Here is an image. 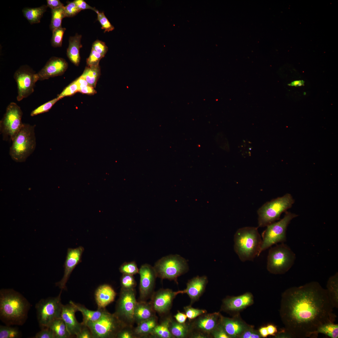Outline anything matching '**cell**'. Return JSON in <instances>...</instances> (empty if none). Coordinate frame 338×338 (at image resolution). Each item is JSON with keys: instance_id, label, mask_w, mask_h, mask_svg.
<instances>
[{"instance_id": "1", "label": "cell", "mask_w": 338, "mask_h": 338, "mask_svg": "<svg viewBox=\"0 0 338 338\" xmlns=\"http://www.w3.org/2000/svg\"><path fill=\"white\" fill-rule=\"evenodd\" d=\"M326 289L312 281L286 290L282 295L280 314L292 338H317L322 325L335 322L336 316Z\"/></svg>"}, {"instance_id": "2", "label": "cell", "mask_w": 338, "mask_h": 338, "mask_svg": "<svg viewBox=\"0 0 338 338\" xmlns=\"http://www.w3.org/2000/svg\"><path fill=\"white\" fill-rule=\"evenodd\" d=\"M30 305L19 292L11 289L0 290V318L6 325H22L28 317Z\"/></svg>"}, {"instance_id": "3", "label": "cell", "mask_w": 338, "mask_h": 338, "mask_svg": "<svg viewBox=\"0 0 338 338\" xmlns=\"http://www.w3.org/2000/svg\"><path fill=\"white\" fill-rule=\"evenodd\" d=\"M258 228L245 227L238 229L234 236V249L242 262L253 261L261 253L262 239Z\"/></svg>"}, {"instance_id": "4", "label": "cell", "mask_w": 338, "mask_h": 338, "mask_svg": "<svg viewBox=\"0 0 338 338\" xmlns=\"http://www.w3.org/2000/svg\"><path fill=\"white\" fill-rule=\"evenodd\" d=\"M35 126L23 123L12 140L9 154L13 160L24 162L34 151L36 146Z\"/></svg>"}, {"instance_id": "5", "label": "cell", "mask_w": 338, "mask_h": 338, "mask_svg": "<svg viewBox=\"0 0 338 338\" xmlns=\"http://www.w3.org/2000/svg\"><path fill=\"white\" fill-rule=\"evenodd\" d=\"M294 201L292 195L287 193L266 202L257 211L258 227H266L278 220L282 213L291 207Z\"/></svg>"}, {"instance_id": "6", "label": "cell", "mask_w": 338, "mask_h": 338, "mask_svg": "<svg viewBox=\"0 0 338 338\" xmlns=\"http://www.w3.org/2000/svg\"><path fill=\"white\" fill-rule=\"evenodd\" d=\"M296 256L290 248L284 243L271 247L267 257V268L271 273L284 274L292 267Z\"/></svg>"}, {"instance_id": "7", "label": "cell", "mask_w": 338, "mask_h": 338, "mask_svg": "<svg viewBox=\"0 0 338 338\" xmlns=\"http://www.w3.org/2000/svg\"><path fill=\"white\" fill-rule=\"evenodd\" d=\"M157 277L163 279L173 280L187 272L188 266L186 260L181 256L170 255L158 260L153 266Z\"/></svg>"}, {"instance_id": "8", "label": "cell", "mask_w": 338, "mask_h": 338, "mask_svg": "<svg viewBox=\"0 0 338 338\" xmlns=\"http://www.w3.org/2000/svg\"><path fill=\"white\" fill-rule=\"evenodd\" d=\"M297 216L295 213L286 211L282 219L267 226L262 234L260 253L274 245L284 243L286 240L287 227L291 220Z\"/></svg>"}, {"instance_id": "9", "label": "cell", "mask_w": 338, "mask_h": 338, "mask_svg": "<svg viewBox=\"0 0 338 338\" xmlns=\"http://www.w3.org/2000/svg\"><path fill=\"white\" fill-rule=\"evenodd\" d=\"M93 338H116L117 334L127 326L113 314L107 310L98 320L86 325Z\"/></svg>"}, {"instance_id": "10", "label": "cell", "mask_w": 338, "mask_h": 338, "mask_svg": "<svg viewBox=\"0 0 338 338\" xmlns=\"http://www.w3.org/2000/svg\"><path fill=\"white\" fill-rule=\"evenodd\" d=\"M62 291L57 296L42 299L36 304L37 319L41 329L48 328L53 321L61 318Z\"/></svg>"}, {"instance_id": "11", "label": "cell", "mask_w": 338, "mask_h": 338, "mask_svg": "<svg viewBox=\"0 0 338 338\" xmlns=\"http://www.w3.org/2000/svg\"><path fill=\"white\" fill-rule=\"evenodd\" d=\"M23 114L20 107L15 103L11 102L8 106L0 121V133L3 140L12 141L23 125Z\"/></svg>"}, {"instance_id": "12", "label": "cell", "mask_w": 338, "mask_h": 338, "mask_svg": "<svg viewBox=\"0 0 338 338\" xmlns=\"http://www.w3.org/2000/svg\"><path fill=\"white\" fill-rule=\"evenodd\" d=\"M137 302L135 289L126 290L121 289L114 313L126 325L133 326L135 323L134 312Z\"/></svg>"}, {"instance_id": "13", "label": "cell", "mask_w": 338, "mask_h": 338, "mask_svg": "<svg viewBox=\"0 0 338 338\" xmlns=\"http://www.w3.org/2000/svg\"><path fill=\"white\" fill-rule=\"evenodd\" d=\"M222 315L219 312L204 314L189 323L190 337L205 338L211 337V333L221 322Z\"/></svg>"}, {"instance_id": "14", "label": "cell", "mask_w": 338, "mask_h": 338, "mask_svg": "<svg viewBox=\"0 0 338 338\" xmlns=\"http://www.w3.org/2000/svg\"><path fill=\"white\" fill-rule=\"evenodd\" d=\"M14 78L17 85L18 101L27 98L34 91L36 82L39 80L37 73L27 65L20 67L14 74Z\"/></svg>"}, {"instance_id": "15", "label": "cell", "mask_w": 338, "mask_h": 338, "mask_svg": "<svg viewBox=\"0 0 338 338\" xmlns=\"http://www.w3.org/2000/svg\"><path fill=\"white\" fill-rule=\"evenodd\" d=\"M140 275L139 293L140 301H146L154 293L156 279L157 277L153 267L145 264L139 269Z\"/></svg>"}, {"instance_id": "16", "label": "cell", "mask_w": 338, "mask_h": 338, "mask_svg": "<svg viewBox=\"0 0 338 338\" xmlns=\"http://www.w3.org/2000/svg\"><path fill=\"white\" fill-rule=\"evenodd\" d=\"M180 294V290L174 291L168 289H161L154 292L150 302L156 312L162 315L169 311L174 299Z\"/></svg>"}, {"instance_id": "17", "label": "cell", "mask_w": 338, "mask_h": 338, "mask_svg": "<svg viewBox=\"0 0 338 338\" xmlns=\"http://www.w3.org/2000/svg\"><path fill=\"white\" fill-rule=\"evenodd\" d=\"M84 251V248L82 246L68 249L64 263L63 276L59 281L55 284L56 286H58L61 290L66 289L67 282L74 269L81 261Z\"/></svg>"}, {"instance_id": "18", "label": "cell", "mask_w": 338, "mask_h": 338, "mask_svg": "<svg viewBox=\"0 0 338 338\" xmlns=\"http://www.w3.org/2000/svg\"><path fill=\"white\" fill-rule=\"evenodd\" d=\"M68 67V64L64 59L52 57L38 73L39 80H42L63 74Z\"/></svg>"}, {"instance_id": "19", "label": "cell", "mask_w": 338, "mask_h": 338, "mask_svg": "<svg viewBox=\"0 0 338 338\" xmlns=\"http://www.w3.org/2000/svg\"><path fill=\"white\" fill-rule=\"evenodd\" d=\"M253 303V297L250 293L247 292L237 296L228 297L223 302L222 309L225 311L238 313Z\"/></svg>"}, {"instance_id": "20", "label": "cell", "mask_w": 338, "mask_h": 338, "mask_svg": "<svg viewBox=\"0 0 338 338\" xmlns=\"http://www.w3.org/2000/svg\"><path fill=\"white\" fill-rule=\"evenodd\" d=\"M77 311V309L71 300L69 304L62 305L61 318L64 321L67 330L72 337L76 336L80 331L83 325L76 319L75 313Z\"/></svg>"}, {"instance_id": "21", "label": "cell", "mask_w": 338, "mask_h": 338, "mask_svg": "<svg viewBox=\"0 0 338 338\" xmlns=\"http://www.w3.org/2000/svg\"><path fill=\"white\" fill-rule=\"evenodd\" d=\"M207 282V278L205 276L195 277L188 282L185 289L180 290V293L187 294L191 299L192 304L197 301L202 294Z\"/></svg>"}, {"instance_id": "22", "label": "cell", "mask_w": 338, "mask_h": 338, "mask_svg": "<svg viewBox=\"0 0 338 338\" xmlns=\"http://www.w3.org/2000/svg\"><path fill=\"white\" fill-rule=\"evenodd\" d=\"M221 323L230 338H239L243 332L249 325L237 315L233 318L222 315Z\"/></svg>"}, {"instance_id": "23", "label": "cell", "mask_w": 338, "mask_h": 338, "mask_svg": "<svg viewBox=\"0 0 338 338\" xmlns=\"http://www.w3.org/2000/svg\"><path fill=\"white\" fill-rule=\"evenodd\" d=\"M116 294L115 291L110 285L105 284L99 286L95 293L98 309L105 308L114 301Z\"/></svg>"}, {"instance_id": "24", "label": "cell", "mask_w": 338, "mask_h": 338, "mask_svg": "<svg viewBox=\"0 0 338 338\" xmlns=\"http://www.w3.org/2000/svg\"><path fill=\"white\" fill-rule=\"evenodd\" d=\"M156 311L151 302L140 301L137 302L134 312V322L137 325L155 315Z\"/></svg>"}, {"instance_id": "25", "label": "cell", "mask_w": 338, "mask_h": 338, "mask_svg": "<svg viewBox=\"0 0 338 338\" xmlns=\"http://www.w3.org/2000/svg\"><path fill=\"white\" fill-rule=\"evenodd\" d=\"M82 35L76 33L69 39V44L67 50V55L71 62L78 66L80 61V49L82 47L81 43Z\"/></svg>"}, {"instance_id": "26", "label": "cell", "mask_w": 338, "mask_h": 338, "mask_svg": "<svg viewBox=\"0 0 338 338\" xmlns=\"http://www.w3.org/2000/svg\"><path fill=\"white\" fill-rule=\"evenodd\" d=\"M71 302L78 311H79L82 313L83 320L81 323L84 325H86L89 322H93L98 320L106 311L105 308L98 309L97 310L95 311L90 310L83 305L75 303L72 301Z\"/></svg>"}, {"instance_id": "27", "label": "cell", "mask_w": 338, "mask_h": 338, "mask_svg": "<svg viewBox=\"0 0 338 338\" xmlns=\"http://www.w3.org/2000/svg\"><path fill=\"white\" fill-rule=\"evenodd\" d=\"M158 323V318L156 315L140 323L134 329L136 338L148 337Z\"/></svg>"}, {"instance_id": "28", "label": "cell", "mask_w": 338, "mask_h": 338, "mask_svg": "<svg viewBox=\"0 0 338 338\" xmlns=\"http://www.w3.org/2000/svg\"><path fill=\"white\" fill-rule=\"evenodd\" d=\"M172 318L168 316L165 318L159 323H158L148 337L153 338H174L169 330L170 323Z\"/></svg>"}, {"instance_id": "29", "label": "cell", "mask_w": 338, "mask_h": 338, "mask_svg": "<svg viewBox=\"0 0 338 338\" xmlns=\"http://www.w3.org/2000/svg\"><path fill=\"white\" fill-rule=\"evenodd\" d=\"M169 330L174 338H184L190 337L191 333L189 323H180L172 318L170 323Z\"/></svg>"}, {"instance_id": "30", "label": "cell", "mask_w": 338, "mask_h": 338, "mask_svg": "<svg viewBox=\"0 0 338 338\" xmlns=\"http://www.w3.org/2000/svg\"><path fill=\"white\" fill-rule=\"evenodd\" d=\"M47 8V5H45L37 8H25L23 9L22 12L24 16L30 24L38 23L40 22Z\"/></svg>"}, {"instance_id": "31", "label": "cell", "mask_w": 338, "mask_h": 338, "mask_svg": "<svg viewBox=\"0 0 338 338\" xmlns=\"http://www.w3.org/2000/svg\"><path fill=\"white\" fill-rule=\"evenodd\" d=\"M326 290L334 308L338 307V273L329 279L326 284Z\"/></svg>"}, {"instance_id": "32", "label": "cell", "mask_w": 338, "mask_h": 338, "mask_svg": "<svg viewBox=\"0 0 338 338\" xmlns=\"http://www.w3.org/2000/svg\"><path fill=\"white\" fill-rule=\"evenodd\" d=\"M48 328L52 331L55 338H69L72 337L67 330L64 321L61 318L53 321Z\"/></svg>"}, {"instance_id": "33", "label": "cell", "mask_w": 338, "mask_h": 338, "mask_svg": "<svg viewBox=\"0 0 338 338\" xmlns=\"http://www.w3.org/2000/svg\"><path fill=\"white\" fill-rule=\"evenodd\" d=\"M100 74L99 65L95 67H86L81 76L87 81L88 84L95 87Z\"/></svg>"}, {"instance_id": "34", "label": "cell", "mask_w": 338, "mask_h": 338, "mask_svg": "<svg viewBox=\"0 0 338 338\" xmlns=\"http://www.w3.org/2000/svg\"><path fill=\"white\" fill-rule=\"evenodd\" d=\"M316 333L318 335L321 333L331 338H338V325L332 322L324 324L318 328Z\"/></svg>"}, {"instance_id": "35", "label": "cell", "mask_w": 338, "mask_h": 338, "mask_svg": "<svg viewBox=\"0 0 338 338\" xmlns=\"http://www.w3.org/2000/svg\"><path fill=\"white\" fill-rule=\"evenodd\" d=\"M63 8L51 9V19L49 27L52 32L62 27V19L65 17Z\"/></svg>"}, {"instance_id": "36", "label": "cell", "mask_w": 338, "mask_h": 338, "mask_svg": "<svg viewBox=\"0 0 338 338\" xmlns=\"http://www.w3.org/2000/svg\"><path fill=\"white\" fill-rule=\"evenodd\" d=\"M18 329L10 325L0 326V338H17L21 336Z\"/></svg>"}, {"instance_id": "37", "label": "cell", "mask_w": 338, "mask_h": 338, "mask_svg": "<svg viewBox=\"0 0 338 338\" xmlns=\"http://www.w3.org/2000/svg\"><path fill=\"white\" fill-rule=\"evenodd\" d=\"M66 28L61 27L52 31L51 44L54 47H61L62 45L63 35Z\"/></svg>"}, {"instance_id": "38", "label": "cell", "mask_w": 338, "mask_h": 338, "mask_svg": "<svg viewBox=\"0 0 338 338\" xmlns=\"http://www.w3.org/2000/svg\"><path fill=\"white\" fill-rule=\"evenodd\" d=\"M119 269L123 274L131 275L139 274V269L135 261L124 262L120 266Z\"/></svg>"}, {"instance_id": "39", "label": "cell", "mask_w": 338, "mask_h": 338, "mask_svg": "<svg viewBox=\"0 0 338 338\" xmlns=\"http://www.w3.org/2000/svg\"><path fill=\"white\" fill-rule=\"evenodd\" d=\"M121 289L126 290L135 289L136 281L133 275L123 274L120 279Z\"/></svg>"}, {"instance_id": "40", "label": "cell", "mask_w": 338, "mask_h": 338, "mask_svg": "<svg viewBox=\"0 0 338 338\" xmlns=\"http://www.w3.org/2000/svg\"><path fill=\"white\" fill-rule=\"evenodd\" d=\"M59 100V99L57 97L38 107L31 112V116H34L48 111Z\"/></svg>"}, {"instance_id": "41", "label": "cell", "mask_w": 338, "mask_h": 338, "mask_svg": "<svg viewBox=\"0 0 338 338\" xmlns=\"http://www.w3.org/2000/svg\"><path fill=\"white\" fill-rule=\"evenodd\" d=\"M184 310L189 321L192 320L200 315L207 313V311L205 310L195 308L192 307L190 305L184 307Z\"/></svg>"}, {"instance_id": "42", "label": "cell", "mask_w": 338, "mask_h": 338, "mask_svg": "<svg viewBox=\"0 0 338 338\" xmlns=\"http://www.w3.org/2000/svg\"><path fill=\"white\" fill-rule=\"evenodd\" d=\"M97 20L101 26V29L104 30V32H109L114 29V27L111 24L103 12H99L97 10Z\"/></svg>"}, {"instance_id": "43", "label": "cell", "mask_w": 338, "mask_h": 338, "mask_svg": "<svg viewBox=\"0 0 338 338\" xmlns=\"http://www.w3.org/2000/svg\"><path fill=\"white\" fill-rule=\"evenodd\" d=\"M79 90V87L75 80L65 87L57 97L61 99L65 97L72 95Z\"/></svg>"}, {"instance_id": "44", "label": "cell", "mask_w": 338, "mask_h": 338, "mask_svg": "<svg viewBox=\"0 0 338 338\" xmlns=\"http://www.w3.org/2000/svg\"><path fill=\"white\" fill-rule=\"evenodd\" d=\"M63 10L65 17H73L80 11L74 1L68 2L64 7Z\"/></svg>"}, {"instance_id": "45", "label": "cell", "mask_w": 338, "mask_h": 338, "mask_svg": "<svg viewBox=\"0 0 338 338\" xmlns=\"http://www.w3.org/2000/svg\"><path fill=\"white\" fill-rule=\"evenodd\" d=\"M103 57L101 54L92 49L90 55L86 59L88 66L92 67L99 65L100 60Z\"/></svg>"}, {"instance_id": "46", "label": "cell", "mask_w": 338, "mask_h": 338, "mask_svg": "<svg viewBox=\"0 0 338 338\" xmlns=\"http://www.w3.org/2000/svg\"><path fill=\"white\" fill-rule=\"evenodd\" d=\"M92 49L101 54L104 57L108 50V48L105 43L99 40H96L94 42L92 45Z\"/></svg>"}, {"instance_id": "47", "label": "cell", "mask_w": 338, "mask_h": 338, "mask_svg": "<svg viewBox=\"0 0 338 338\" xmlns=\"http://www.w3.org/2000/svg\"><path fill=\"white\" fill-rule=\"evenodd\" d=\"M133 326H127L117 334L116 338H136Z\"/></svg>"}, {"instance_id": "48", "label": "cell", "mask_w": 338, "mask_h": 338, "mask_svg": "<svg viewBox=\"0 0 338 338\" xmlns=\"http://www.w3.org/2000/svg\"><path fill=\"white\" fill-rule=\"evenodd\" d=\"M259 331L254 330L253 327L249 325L243 332L239 338H260Z\"/></svg>"}, {"instance_id": "49", "label": "cell", "mask_w": 338, "mask_h": 338, "mask_svg": "<svg viewBox=\"0 0 338 338\" xmlns=\"http://www.w3.org/2000/svg\"><path fill=\"white\" fill-rule=\"evenodd\" d=\"M211 337L214 338H230L221 322L212 333Z\"/></svg>"}, {"instance_id": "50", "label": "cell", "mask_w": 338, "mask_h": 338, "mask_svg": "<svg viewBox=\"0 0 338 338\" xmlns=\"http://www.w3.org/2000/svg\"><path fill=\"white\" fill-rule=\"evenodd\" d=\"M34 338H55L52 331L49 328L41 329L35 335Z\"/></svg>"}, {"instance_id": "51", "label": "cell", "mask_w": 338, "mask_h": 338, "mask_svg": "<svg viewBox=\"0 0 338 338\" xmlns=\"http://www.w3.org/2000/svg\"><path fill=\"white\" fill-rule=\"evenodd\" d=\"M80 331L76 336L77 338H93L91 332L86 325H83Z\"/></svg>"}, {"instance_id": "52", "label": "cell", "mask_w": 338, "mask_h": 338, "mask_svg": "<svg viewBox=\"0 0 338 338\" xmlns=\"http://www.w3.org/2000/svg\"><path fill=\"white\" fill-rule=\"evenodd\" d=\"M74 1L80 11L81 10L89 9L92 10L96 12L98 10L95 8L92 7L89 5L83 0H75Z\"/></svg>"}, {"instance_id": "53", "label": "cell", "mask_w": 338, "mask_h": 338, "mask_svg": "<svg viewBox=\"0 0 338 338\" xmlns=\"http://www.w3.org/2000/svg\"><path fill=\"white\" fill-rule=\"evenodd\" d=\"M47 7L50 8L51 9H56L64 7L63 4L59 0H47Z\"/></svg>"}, {"instance_id": "54", "label": "cell", "mask_w": 338, "mask_h": 338, "mask_svg": "<svg viewBox=\"0 0 338 338\" xmlns=\"http://www.w3.org/2000/svg\"><path fill=\"white\" fill-rule=\"evenodd\" d=\"M79 92L84 94L94 95L97 93L94 87L88 85L80 89Z\"/></svg>"}, {"instance_id": "55", "label": "cell", "mask_w": 338, "mask_h": 338, "mask_svg": "<svg viewBox=\"0 0 338 338\" xmlns=\"http://www.w3.org/2000/svg\"><path fill=\"white\" fill-rule=\"evenodd\" d=\"M176 320L180 323H185L187 317L185 313L178 311L174 316Z\"/></svg>"}, {"instance_id": "56", "label": "cell", "mask_w": 338, "mask_h": 338, "mask_svg": "<svg viewBox=\"0 0 338 338\" xmlns=\"http://www.w3.org/2000/svg\"><path fill=\"white\" fill-rule=\"evenodd\" d=\"M266 326L269 335L274 336L278 332L277 327L272 324H269Z\"/></svg>"}, {"instance_id": "57", "label": "cell", "mask_w": 338, "mask_h": 338, "mask_svg": "<svg viewBox=\"0 0 338 338\" xmlns=\"http://www.w3.org/2000/svg\"><path fill=\"white\" fill-rule=\"evenodd\" d=\"M76 80L79 87V90L80 89L89 85L86 80L81 76Z\"/></svg>"}, {"instance_id": "58", "label": "cell", "mask_w": 338, "mask_h": 338, "mask_svg": "<svg viewBox=\"0 0 338 338\" xmlns=\"http://www.w3.org/2000/svg\"><path fill=\"white\" fill-rule=\"evenodd\" d=\"M305 82L303 80H297L292 81L288 84L289 86L292 87H300L304 86Z\"/></svg>"}, {"instance_id": "59", "label": "cell", "mask_w": 338, "mask_h": 338, "mask_svg": "<svg viewBox=\"0 0 338 338\" xmlns=\"http://www.w3.org/2000/svg\"><path fill=\"white\" fill-rule=\"evenodd\" d=\"M276 338H292L290 334L285 329L276 334L274 336Z\"/></svg>"}, {"instance_id": "60", "label": "cell", "mask_w": 338, "mask_h": 338, "mask_svg": "<svg viewBox=\"0 0 338 338\" xmlns=\"http://www.w3.org/2000/svg\"><path fill=\"white\" fill-rule=\"evenodd\" d=\"M258 331L261 337L266 338L269 335L266 326L261 327Z\"/></svg>"}, {"instance_id": "61", "label": "cell", "mask_w": 338, "mask_h": 338, "mask_svg": "<svg viewBox=\"0 0 338 338\" xmlns=\"http://www.w3.org/2000/svg\"><path fill=\"white\" fill-rule=\"evenodd\" d=\"M303 94L304 95H306V92H303Z\"/></svg>"}]
</instances>
